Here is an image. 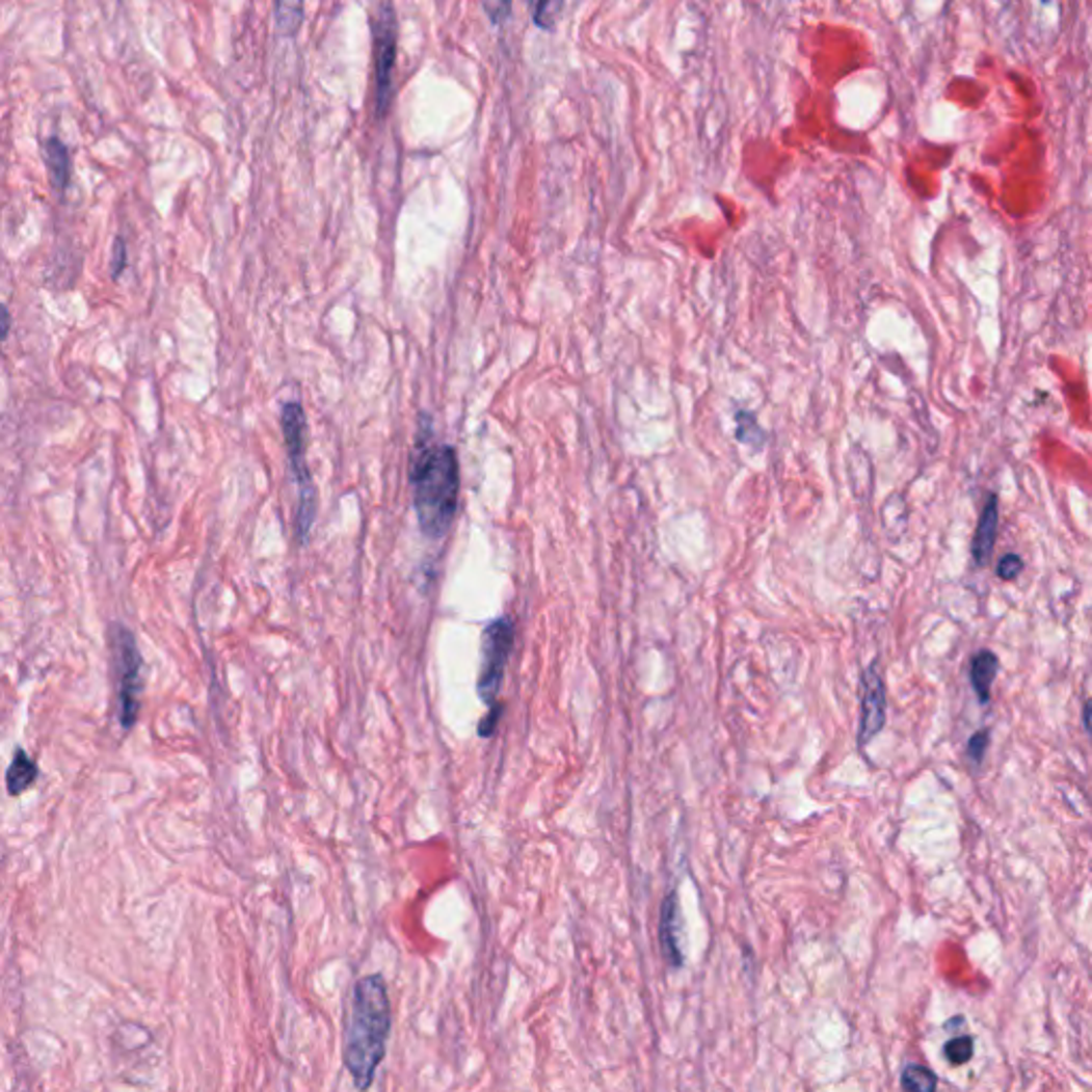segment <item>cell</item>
Returning <instances> with one entry per match:
<instances>
[{"instance_id": "1", "label": "cell", "mask_w": 1092, "mask_h": 1092, "mask_svg": "<svg viewBox=\"0 0 1092 1092\" xmlns=\"http://www.w3.org/2000/svg\"><path fill=\"white\" fill-rule=\"evenodd\" d=\"M391 1035V1003L382 976L361 978L344 1033V1067L358 1090L374 1084Z\"/></svg>"}, {"instance_id": "2", "label": "cell", "mask_w": 1092, "mask_h": 1092, "mask_svg": "<svg viewBox=\"0 0 1092 1092\" xmlns=\"http://www.w3.org/2000/svg\"><path fill=\"white\" fill-rule=\"evenodd\" d=\"M410 484L421 532L442 538L449 532L459 504V461L447 444H421L412 455Z\"/></svg>"}, {"instance_id": "3", "label": "cell", "mask_w": 1092, "mask_h": 1092, "mask_svg": "<svg viewBox=\"0 0 1092 1092\" xmlns=\"http://www.w3.org/2000/svg\"><path fill=\"white\" fill-rule=\"evenodd\" d=\"M282 431H285V442L289 451L291 472L299 491V506H297V534L305 542L314 514H316V489L310 476V468L305 461V449H308V421L301 403L289 401L282 408Z\"/></svg>"}, {"instance_id": "4", "label": "cell", "mask_w": 1092, "mask_h": 1092, "mask_svg": "<svg viewBox=\"0 0 1092 1092\" xmlns=\"http://www.w3.org/2000/svg\"><path fill=\"white\" fill-rule=\"evenodd\" d=\"M111 651L117 674V702H119V723L131 730L139 715V694H141V658L135 636L123 623L111 628Z\"/></svg>"}, {"instance_id": "5", "label": "cell", "mask_w": 1092, "mask_h": 1092, "mask_svg": "<svg viewBox=\"0 0 1092 1092\" xmlns=\"http://www.w3.org/2000/svg\"><path fill=\"white\" fill-rule=\"evenodd\" d=\"M376 62V111L384 115L393 97V66L397 58V16L391 3H380L372 20Z\"/></svg>"}, {"instance_id": "6", "label": "cell", "mask_w": 1092, "mask_h": 1092, "mask_svg": "<svg viewBox=\"0 0 1092 1092\" xmlns=\"http://www.w3.org/2000/svg\"><path fill=\"white\" fill-rule=\"evenodd\" d=\"M512 642H514V628L508 619H498L489 623V628L482 634L478 694L484 702L491 707L500 692L504 670H506V664L512 651Z\"/></svg>"}, {"instance_id": "7", "label": "cell", "mask_w": 1092, "mask_h": 1092, "mask_svg": "<svg viewBox=\"0 0 1092 1092\" xmlns=\"http://www.w3.org/2000/svg\"><path fill=\"white\" fill-rule=\"evenodd\" d=\"M862 713H860V745H867L881 733L885 723V690L877 666H869L862 674Z\"/></svg>"}, {"instance_id": "8", "label": "cell", "mask_w": 1092, "mask_h": 1092, "mask_svg": "<svg viewBox=\"0 0 1092 1092\" xmlns=\"http://www.w3.org/2000/svg\"><path fill=\"white\" fill-rule=\"evenodd\" d=\"M660 943L666 960L672 966L683 964V952H681V915H678V901L676 895H670L662 905L660 915Z\"/></svg>"}, {"instance_id": "9", "label": "cell", "mask_w": 1092, "mask_h": 1092, "mask_svg": "<svg viewBox=\"0 0 1092 1092\" xmlns=\"http://www.w3.org/2000/svg\"><path fill=\"white\" fill-rule=\"evenodd\" d=\"M996 530H998V502H996V496H990L986 506H984V512L980 516V523H978L974 547H970V551H974V559H976L978 565L988 563V559H990V555L994 551Z\"/></svg>"}, {"instance_id": "10", "label": "cell", "mask_w": 1092, "mask_h": 1092, "mask_svg": "<svg viewBox=\"0 0 1092 1092\" xmlns=\"http://www.w3.org/2000/svg\"><path fill=\"white\" fill-rule=\"evenodd\" d=\"M970 685L982 702H988L990 698V687L994 683V676L998 672V660L992 651H980L970 658Z\"/></svg>"}, {"instance_id": "11", "label": "cell", "mask_w": 1092, "mask_h": 1092, "mask_svg": "<svg viewBox=\"0 0 1092 1092\" xmlns=\"http://www.w3.org/2000/svg\"><path fill=\"white\" fill-rule=\"evenodd\" d=\"M46 158H48V165H50V174H52V182L58 190H64L66 184H69V178H71V156H69V148L58 139V137H50L46 141Z\"/></svg>"}, {"instance_id": "12", "label": "cell", "mask_w": 1092, "mask_h": 1092, "mask_svg": "<svg viewBox=\"0 0 1092 1092\" xmlns=\"http://www.w3.org/2000/svg\"><path fill=\"white\" fill-rule=\"evenodd\" d=\"M36 764L26 755L24 749H18L14 755V762L7 771V790L11 796L22 794L28 790L36 779Z\"/></svg>"}, {"instance_id": "13", "label": "cell", "mask_w": 1092, "mask_h": 1092, "mask_svg": "<svg viewBox=\"0 0 1092 1092\" xmlns=\"http://www.w3.org/2000/svg\"><path fill=\"white\" fill-rule=\"evenodd\" d=\"M905 1092H935L937 1090V1075L928 1067L922 1065H907L903 1069L901 1077Z\"/></svg>"}, {"instance_id": "14", "label": "cell", "mask_w": 1092, "mask_h": 1092, "mask_svg": "<svg viewBox=\"0 0 1092 1092\" xmlns=\"http://www.w3.org/2000/svg\"><path fill=\"white\" fill-rule=\"evenodd\" d=\"M273 20H275L277 32L289 36L303 22V5L301 3H275Z\"/></svg>"}, {"instance_id": "15", "label": "cell", "mask_w": 1092, "mask_h": 1092, "mask_svg": "<svg viewBox=\"0 0 1092 1092\" xmlns=\"http://www.w3.org/2000/svg\"><path fill=\"white\" fill-rule=\"evenodd\" d=\"M974 1051H976V1043H974V1037H954L945 1043L943 1047V1055L945 1059L952 1063V1065H964L968 1063L970 1059H974Z\"/></svg>"}, {"instance_id": "16", "label": "cell", "mask_w": 1092, "mask_h": 1092, "mask_svg": "<svg viewBox=\"0 0 1092 1092\" xmlns=\"http://www.w3.org/2000/svg\"><path fill=\"white\" fill-rule=\"evenodd\" d=\"M988 741H990L988 730H980V733H976L974 737L968 739V755H970V760H976L978 764L984 760L986 749H988Z\"/></svg>"}, {"instance_id": "17", "label": "cell", "mask_w": 1092, "mask_h": 1092, "mask_svg": "<svg viewBox=\"0 0 1092 1092\" xmlns=\"http://www.w3.org/2000/svg\"><path fill=\"white\" fill-rule=\"evenodd\" d=\"M127 267V244L123 237L113 241V252H111V275L117 277Z\"/></svg>"}, {"instance_id": "18", "label": "cell", "mask_w": 1092, "mask_h": 1092, "mask_svg": "<svg viewBox=\"0 0 1092 1092\" xmlns=\"http://www.w3.org/2000/svg\"><path fill=\"white\" fill-rule=\"evenodd\" d=\"M1022 572V559L1018 555H1007L998 561V577L1001 579H1016Z\"/></svg>"}, {"instance_id": "19", "label": "cell", "mask_w": 1092, "mask_h": 1092, "mask_svg": "<svg viewBox=\"0 0 1092 1092\" xmlns=\"http://www.w3.org/2000/svg\"><path fill=\"white\" fill-rule=\"evenodd\" d=\"M1084 725H1086L1088 735L1092 737V700L1086 702V709H1084Z\"/></svg>"}, {"instance_id": "20", "label": "cell", "mask_w": 1092, "mask_h": 1092, "mask_svg": "<svg viewBox=\"0 0 1092 1092\" xmlns=\"http://www.w3.org/2000/svg\"><path fill=\"white\" fill-rule=\"evenodd\" d=\"M9 322H11V320H9V310L3 308V336H5V338H7V334H9Z\"/></svg>"}]
</instances>
